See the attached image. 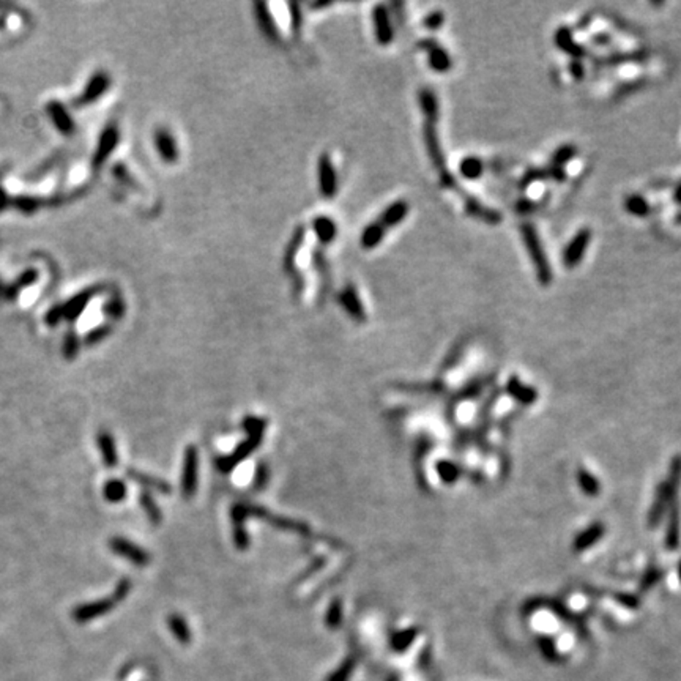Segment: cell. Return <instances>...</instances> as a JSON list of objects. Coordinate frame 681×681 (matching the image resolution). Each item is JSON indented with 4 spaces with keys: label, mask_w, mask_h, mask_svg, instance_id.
Segmentation results:
<instances>
[{
    "label": "cell",
    "mask_w": 681,
    "mask_h": 681,
    "mask_svg": "<svg viewBox=\"0 0 681 681\" xmlns=\"http://www.w3.org/2000/svg\"><path fill=\"white\" fill-rule=\"evenodd\" d=\"M522 236H524L525 246H527L530 256H532V259H533L536 275H538L540 282L541 284H549L551 279H552V271H551L549 262H547L546 254H544V251H542L541 241L538 239V235H536L533 226H530V224H525V226H522Z\"/></svg>",
    "instance_id": "6da1fadb"
},
{
    "label": "cell",
    "mask_w": 681,
    "mask_h": 681,
    "mask_svg": "<svg viewBox=\"0 0 681 681\" xmlns=\"http://www.w3.org/2000/svg\"><path fill=\"white\" fill-rule=\"evenodd\" d=\"M436 123L437 122H431V120H426L424 122V142H426V147H428V153L432 160V163H434L436 169L438 171V175H440V182L445 184V187L453 188L456 187V182L454 178L449 175V172L447 169L445 157H443L442 153L440 142L437 139Z\"/></svg>",
    "instance_id": "7a4b0ae2"
},
{
    "label": "cell",
    "mask_w": 681,
    "mask_h": 681,
    "mask_svg": "<svg viewBox=\"0 0 681 681\" xmlns=\"http://www.w3.org/2000/svg\"><path fill=\"white\" fill-rule=\"evenodd\" d=\"M109 547H111V551L117 553V555L130 560L131 563L137 564V567H146V564L150 562V555L142 549V547L136 546L135 542H131L130 540L122 538V536H115V538L109 540Z\"/></svg>",
    "instance_id": "3957f363"
},
{
    "label": "cell",
    "mask_w": 681,
    "mask_h": 681,
    "mask_svg": "<svg viewBox=\"0 0 681 681\" xmlns=\"http://www.w3.org/2000/svg\"><path fill=\"white\" fill-rule=\"evenodd\" d=\"M114 607H115V603L111 598L96 599V601L78 605V607L71 612V617L74 621L79 623V625H84V623L95 620L98 617L109 614Z\"/></svg>",
    "instance_id": "277c9868"
},
{
    "label": "cell",
    "mask_w": 681,
    "mask_h": 681,
    "mask_svg": "<svg viewBox=\"0 0 681 681\" xmlns=\"http://www.w3.org/2000/svg\"><path fill=\"white\" fill-rule=\"evenodd\" d=\"M590 239H592V230L590 229H580L579 232L573 236V240L569 241L568 246L564 248V252H563L564 267L574 268L576 265L582 261L587 246H588V243H590Z\"/></svg>",
    "instance_id": "5b68a950"
},
{
    "label": "cell",
    "mask_w": 681,
    "mask_h": 681,
    "mask_svg": "<svg viewBox=\"0 0 681 681\" xmlns=\"http://www.w3.org/2000/svg\"><path fill=\"white\" fill-rule=\"evenodd\" d=\"M196 488H198V449L194 447H188L187 451H184L183 463V497L191 499L196 494Z\"/></svg>",
    "instance_id": "8992f818"
},
{
    "label": "cell",
    "mask_w": 681,
    "mask_h": 681,
    "mask_svg": "<svg viewBox=\"0 0 681 681\" xmlns=\"http://www.w3.org/2000/svg\"><path fill=\"white\" fill-rule=\"evenodd\" d=\"M319 187L322 196L327 199H331L338 191L336 171L328 153H323L319 158Z\"/></svg>",
    "instance_id": "52a82bcc"
},
{
    "label": "cell",
    "mask_w": 681,
    "mask_h": 681,
    "mask_svg": "<svg viewBox=\"0 0 681 681\" xmlns=\"http://www.w3.org/2000/svg\"><path fill=\"white\" fill-rule=\"evenodd\" d=\"M372 22H374V33L379 44L386 46L393 42V26H391L388 10L383 5H376L372 11Z\"/></svg>",
    "instance_id": "ba28073f"
},
{
    "label": "cell",
    "mask_w": 681,
    "mask_h": 681,
    "mask_svg": "<svg viewBox=\"0 0 681 681\" xmlns=\"http://www.w3.org/2000/svg\"><path fill=\"white\" fill-rule=\"evenodd\" d=\"M261 440H262V436H250V438H248L245 443H241V445L236 448L229 458H219L216 460L218 469L223 472H230L236 464L241 463L245 458H248V454L261 445Z\"/></svg>",
    "instance_id": "9c48e42d"
},
{
    "label": "cell",
    "mask_w": 681,
    "mask_h": 681,
    "mask_svg": "<svg viewBox=\"0 0 681 681\" xmlns=\"http://www.w3.org/2000/svg\"><path fill=\"white\" fill-rule=\"evenodd\" d=\"M155 146H157L161 160L166 161L167 164H174L178 160L177 142L174 139V136H172L166 128H160L155 131Z\"/></svg>",
    "instance_id": "30bf717a"
},
{
    "label": "cell",
    "mask_w": 681,
    "mask_h": 681,
    "mask_svg": "<svg viewBox=\"0 0 681 681\" xmlns=\"http://www.w3.org/2000/svg\"><path fill=\"white\" fill-rule=\"evenodd\" d=\"M420 48L424 49L429 57V65L432 70L438 73H445L451 68V59L447 54V51L440 48L434 40H424L420 43Z\"/></svg>",
    "instance_id": "8fae6325"
},
{
    "label": "cell",
    "mask_w": 681,
    "mask_h": 681,
    "mask_svg": "<svg viewBox=\"0 0 681 681\" xmlns=\"http://www.w3.org/2000/svg\"><path fill=\"white\" fill-rule=\"evenodd\" d=\"M339 302L344 306V309L350 314V317H354L355 320H360V322L366 320L365 308H363L361 300L354 286H347L343 288V292H340L339 295Z\"/></svg>",
    "instance_id": "7c38bea8"
},
{
    "label": "cell",
    "mask_w": 681,
    "mask_h": 681,
    "mask_svg": "<svg viewBox=\"0 0 681 681\" xmlns=\"http://www.w3.org/2000/svg\"><path fill=\"white\" fill-rule=\"evenodd\" d=\"M407 213H408L407 202L406 200H396L395 204L386 207L382 213V216H380V219H377V221L382 224L385 229L395 227L402 221V219H406Z\"/></svg>",
    "instance_id": "4fadbf2b"
},
{
    "label": "cell",
    "mask_w": 681,
    "mask_h": 681,
    "mask_svg": "<svg viewBox=\"0 0 681 681\" xmlns=\"http://www.w3.org/2000/svg\"><path fill=\"white\" fill-rule=\"evenodd\" d=\"M98 448H100L101 456H103V463L106 464V467L112 469V467L117 465L119 463V456H117V448H115V442L112 436L109 432L103 431L96 437Z\"/></svg>",
    "instance_id": "5bb4252c"
},
{
    "label": "cell",
    "mask_w": 681,
    "mask_h": 681,
    "mask_svg": "<svg viewBox=\"0 0 681 681\" xmlns=\"http://www.w3.org/2000/svg\"><path fill=\"white\" fill-rule=\"evenodd\" d=\"M313 227H314V232L317 235V239H319L323 245L333 243L334 239H336V235H338V226L331 218L317 216L313 221Z\"/></svg>",
    "instance_id": "9a60e30c"
},
{
    "label": "cell",
    "mask_w": 681,
    "mask_h": 681,
    "mask_svg": "<svg viewBox=\"0 0 681 681\" xmlns=\"http://www.w3.org/2000/svg\"><path fill=\"white\" fill-rule=\"evenodd\" d=\"M385 230L386 229L379 221H374L369 224V226L365 227V230L361 232V239H360L361 246L365 248V250H372V248H376L380 241H382Z\"/></svg>",
    "instance_id": "2e32d148"
},
{
    "label": "cell",
    "mask_w": 681,
    "mask_h": 681,
    "mask_svg": "<svg viewBox=\"0 0 681 681\" xmlns=\"http://www.w3.org/2000/svg\"><path fill=\"white\" fill-rule=\"evenodd\" d=\"M128 476L131 478L132 481L142 484L144 488L158 490V492H161V494H171L169 484L163 480H158V478L146 475V473H141V472H136V470H128Z\"/></svg>",
    "instance_id": "e0dca14e"
},
{
    "label": "cell",
    "mask_w": 681,
    "mask_h": 681,
    "mask_svg": "<svg viewBox=\"0 0 681 681\" xmlns=\"http://www.w3.org/2000/svg\"><path fill=\"white\" fill-rule=\"evenodd\" d=\"M420 105L423 109L426 120H431V122H437L438 119V103L437 98L432 90H421L420 92Z\"/></svg>",
    "instance_id": "ac0fdd59"
},
{
    "label": "cell",
    "mask_w": 681,
    "mask_h": 681,
    "mask_svg": "<svg viewBox=\"0 0 681 681\" xmlns=\"http://www.w3.org/2000/svg\"><path fill=\"white\" fill-rule=\"evenodd\" d=\"M169 628L174 636L180 640L183 645H187L188 642H191V632H189V628L187 625V621L183 620V617L180 615H171L169 617Z\"/></svg>",
    "instance_id": "d6986e66"
},
{
    "label": "cell",
    "mask_w": 681,
    "mask_h": 681,
    "mask_svg": "<svg viewBox=\"0 0 681 681\" xmlns=\"http://www.w3.org/2000/svg\"><path fill=\"white\" fill-rule=\"evenodd\" d=\"M557 44L564 51V53H569L576 57H582L585 54L584 49L579 48V46L574 43V40L571 37V32L568 28H560L557 32Z\"/></svg>",
    "instance_id": "ffe728a7"
},
{
    "label": "cell",
    "mask_w": 681,
    "mask_h": 681,
    "mask_svg": "<svg viewBox=\"0 0 681 681\" xmlns=\"http://www.w3.org/2000/svg\"><path fill=\"white\" fill-rule=\"evenodd\" d=\"M126 497V486L123 481L112 480L106 483L105 486V499L111 503H119Z\"/></svg>",
    "instance_id": "44dd1931"
},
{
    "label": "cell",
    "mask_w": 681,
    "mask_h": 681,
    "mask_svg": "<svg viewBox=\"0 0 681 681\" xmlns=\"http://www.w3.org/2000/svg\"><path fill=\"white\" fill-rule=\"evenodd\" d=\"M139 500H141L142 510L146 511V515L148 517V521L152 522L153 525L161 524V511H160V508L157 506V503H155V500L152 499V495H150L148 492H142Z\"/></svg>",
    "instance_id": "7402d4cb"
},
{
    "label": "cell",
    "mask_w": 681,
    "mask_h": 681,
    "mask_svg": "<svg viewBox=\"0 0 681 681\" xmlns=\"http://www.w3.org/2000/svg\"><path fill=\"white\" fill-rule=\"evenodd\" d=\"M460 174H463L465 178L475 180V178H478L483 174L481 160H478L475 157L463 160V163H460Z\"/></svg>",
    "instance_id": "603a6c76"
},
{
    "label": "cell",
    "mask_w": 681,
    "mask_h": 681,
    "mask_svg": "<svg viewBox=\"0 0 681 681\" xmlns=\"http://www.w3.org/2000/svg\"><path fill=\"white\" fill-rule=\"evenodd\" d=\"M117 139H119V135L115 128H109L105 132L103 141L100 144V150H98V161H101L103 158L107 157L109 152H111V150L115 147V144H117Z\"/></svg>",
    "instance_id": "cb8c5ba5"
},
{
    "label": "cell",
    "mask_w": 681,
    "mask_h": 681,
    "mask_svg": "<svg viewBox=\"0 0 681 681\" xmlns=\"http://www.w3.org/2000/svg\"><path fill=\"white\" fill-rule=\"evenodd\" d=\"M626 209L637 216H645L648 213V204L640 196H632L626 200Z\"/></svg>",
    "instance_id": "d4e9b609"
},
{
    "label": "cell",
    "mask_w": 681,
    "mask_h": 681,
    "mask_svg": "<svg viewBox=\"0 0 681 681\" xmlns=\"http://www.w3.org/2000/svg\"><path fill=\"white\" fill-rule=\"evenodd\" d=\"M78 349H79V340H78L76 334L74 333L67 334L65 343H63V356H65L67 360L76 359Z\"/></svg>",
    "instance_id": "484cf974"
},
{
    "label": "cell",
    "mask_w": 681,
    "mask_h": 681,
    "mask_svg": "<svg viewBox=\"0 0 681 681\" xmlns=\"http://www.w3.org/2000/svg\"><path fill=\"white\" fill-rule=\"evenodd\" d=\"M243 424H245V429L248 431V434L250 436H262L265 426H267V421L261 420V418H256V417H248L243 421Z\"/></svg>",
    "instance_id": "4316f807"
},
{
    "label": "cell",
    "mask_w": 681,
    "mask_h": 681,
    "mask_svg": "<svg viewBox=\"0 0 681 681\" xmlns=\"http://www.w3.org/2000/svg\"><path fill=\"white\" fill-rule=\"evenodd\" d=\"M340 620H343V605H340L339 601H333L330 609L327 612V625L336 628L339 626Z\"/></svg>",
    "instance_id": "83f0119b"
},
{
    "label": "cell",
    "mask_w": 681,
    "mask_h": 681,
    "mask_svg": "<svg viewBox=\"0 0 681 681\" xmlns=\"http://www.w3.org/2000/svg\"><path fill=\"white\" fill-rule=\"evenodd\" d=\"M354 667H355V662L350 657V660L345 661L343 666H340L338 671L331 675L328 681H347L350 678L352 672H354Z\"/></svg>",
    "instance_id": "f1b7e54d"
},
{
    "label": "cell",
    "mask_w": 681,
    "mask_h": 681,
    "mask_svg": "<svg viewBox=\"0 0 681 681\" xmlns=\"http://www.w3.org/2000/svg\"><path fill=\"white\" fill-rule=\"evenodd\" d=\"M130 590H131V580H130V579H122V580H120L119 584H117V587H115V590H114V593H112L111 599H112V601H114L115 604L120 603V601H123V599H125L126 596H128Z\"/></svg>",
    "instance_id": "f546056e"
},
{
    "label": "cell",
    "mask_w": 681,
    "mask_h": 681,
    "mask_svg": "<svg viewBox=\"0 0 681 681\" xmlns=\"http://www.w3.org/2000/svg\"><path fill=\"white\" fill-rule=\"evenodd\" d=\"M109 333H111V328L109 327H98V328H95L94 331H90L87 334V338H85V344L94 345L96 343H100V340L105 339Z\"/></svg>",
    "instance_id": "4dcf8cb0"
},
{
    "label": "cell",
    "mask_w": 681,
    "mask_h": 681,
    "mask_svg": "<svg viewBox=\"0 0 681 681\" xmlns=\"http://www.w3.org/2000/svg\"><path fill=\"white\" fill-rule=\"evenodd\" d=\"M574 153H576V148L574 147L564 146V147L560 148L555 155H553V161H555L557 166H560V164L567 163V161H569L571 158H573Z\"/></svg>",
    "instance_id": "1f68e13d"
},
{
    "label": "cell",
    "mask_w": 681,
    "mask_h": 681,
    "mask_svg": "<svg viewBox=\"0 0 681 681\" xmlns=\"http://www.w3.org/2000/svg\"><path fill=\"white\" fill-rule=\"evenodd\" d=\"M442 24H443V13H440V11H434V13H431L428 18L424 19V27L431 28V31H436V28H438Z\"/></svg>",
    "instance_id": "d6a6232c"
},
{
    "label": "cell",
    "mask_w": 681,
    "mask_h": 681,
    "mask_svg": "<svg viewBox=\"0 0 681 681\" xmlns=\"http://www.w3.org/2000/svg\"><path fill=\"white\" fill-rule=\"evenodd\" d=\"M267 478H268V469H267V465H259V469H257V475H256V484H254V488L256 489H261L264 488L265 484H267Z\"/></svg>",
    "instance_id": "836d02e7"
},
{
    "label": "cell",
    "mask_w": 681,
    "mask_h": 681,
    "mask_svg": "<svg viewBox=\"0 0 681 681\" xmlns=\"http://www.w3.org/2000/svg\"><path fill=\"white\" fill-rule=\"evenodd\" d=\"M571 73H573V76L576 79H582V76H584V68H582V63L574 62L573 65H571Z\"/></svg>",
    "instance_id": "e575fe53"
},
{
    "label": "cell",
    "mask_w": 681,
    "mask_h": 681,
    "mask_svg": "<svg viewBox=\"0 0 681 681\" xmlns=\"http://www.w3.org/2000/svg\"><path fill=\"white\" fill-rule=\"evenodd\" d=\"M675 200L680 202V204H681V187L677 189V191H675Z\"/></svg>",
    "instance_id": "d590c367"
}]
</instances>
